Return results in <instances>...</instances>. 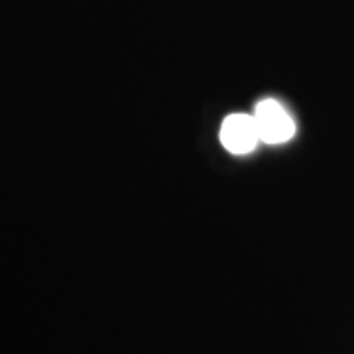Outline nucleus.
Instances as JSON below:
<instances>
[{
    "label": "nucleus",
    "mask_w": 354,
    "mask_h": 354,
    "mask_svg": "<svg viewBox=\"0 0 354 354\" xmlns=\"http://www.w3.org/2000/svg\"><path fill=\"white\" fill-rule=\"evenodd\" d=\"M252 116L258 128L260 142L264 144H270V146L286 144L295 134V122L291 114L276 99H264L258 102Z\"/></svg>",
    "instance_id": "1"
},
{
    "label": "nucleus",
    "mask_w": 354,
    "mask_h": 354,
    "mask_svg": "<svg viewBox=\"0 0 354 354\" xmlns=\"http://www.w3.org/2000/svg\"><path fill=\"white\" fill-rule=\"evenodd\" d=\"M218 138H221V144L225 146V150L234 156H246V153L254 152L256 146L260 144L254 116L246 113L228 114L221 124Z\"/></svg>",
    "instance_id": "2"
}]
</instances>
